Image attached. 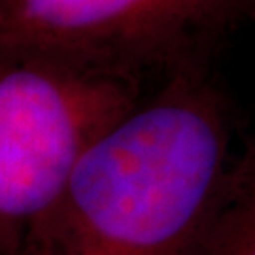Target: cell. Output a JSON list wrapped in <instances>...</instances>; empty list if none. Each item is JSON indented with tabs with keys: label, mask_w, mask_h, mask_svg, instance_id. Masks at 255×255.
<instances>
[{
	"label": "cell",
	"mask_w": 255,
	"mask_h": 255,
	"mask_svg": "<svg viewBox=\"0 0 255 255\" xmlns=\"http://www.w3.org/2000/svg\"><path fill=\"white\" fill-rule=\"evenodd\" d=\"M212 0H0V49L128 78Z\"/></svg>",
	"instance_id": "obj_3"
},
{
	"label": "cell",
	"mask_w": 255,
	"mask_h": 255,
	"mask_svg": "<svg viewBox=\"0 0 255 255\" xmlns=\"http://www.w3.org/2000/svg\"><path fill=\"white\" fill-rule=\"evenodd\" d=\"M134 106L128 78L0 49V255L25 246L83 151Z\"/></svg>",
	"instance_id": "obj_2"
},
{
	"label": "cell",
	"mask_w": 255,
	"mask_h": 255,
	"mask_svg": "<svg viewBox=\"0 0 255 255\" xmlns=\"http://www.w3.org/2000/svg\"><path fill=\"white\" fill-rule=\"evenodd\" d=\"M193 255H255V144L225 170Z\"/></svg>",
	"instance_id": "obj_4"
},
{
	"label": "cell",
	"mask_w": 255,
	"mask_h": 255,
	"mask_svg": "<svg viewBox=\"0 0 255 255\" xmlns=\"http://www.w3.org/2000/svg\"><path fill=\"white\" fill-rule=\"evenodd\" d=\"M216 104L174 85L102 132L30 229L27 255H193L225 176Z\"/></svg>",
	"instance_id": "obj_1"
}]
</instances>
